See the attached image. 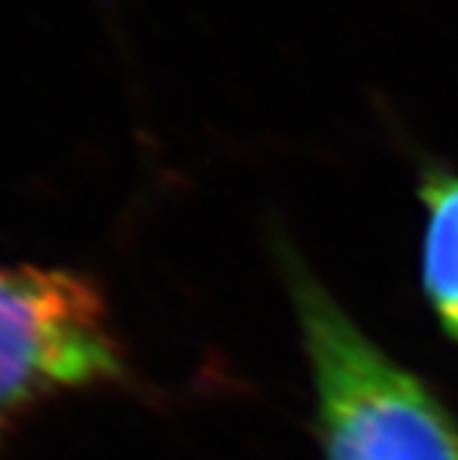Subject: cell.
Listing matches in <instances>:
<instances>
[{
	"label": "cell",
	"mask_w": 458,
	"mask_h": 460,
	"mask_svg": "<svg viewBox=\"0 0 458 460\" xmlns=\"http://www.w3.org/2000/svg\"><path fill=\"white\" fill-rule=\"evenodd\" d=\"M97 287L69 270L0 265V422L58 392L121 378Z\"/></svg>",
	"instance_id": "cell-2"
},
{
	"label": "cell",
	"mask_w": 458,
	"mask_h": 460,
	"mask_svg": "<svg viewBox=\"0 0 458 460\" xmlns=\"http://www.w3.org/2000/svg\"><path fill=\"white\" fill-rule=\"evenodd\" d=\"M428 210L423 287L442 325L458 340V177L431 174L423 185Z\"/></svg>",
	"instance_id": "cell-3"
},
{
	"label": "cell",
	"mask_w": 458,
	"mask_h": 460,
	"mask_svg": "<svg viewBox=\"0 0 458 460\" xmlns=\"http://www.w3.org/2000/svg\"><path fill=\"white\" fill-rule=\"evenodd\" d=\"M287 281L315 375L326 460H458V428L442 402L373 345L293 257Z\"/></svg>",
	"instance_id": "cell-1"
}]
</instances>
